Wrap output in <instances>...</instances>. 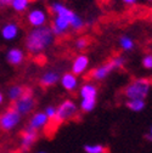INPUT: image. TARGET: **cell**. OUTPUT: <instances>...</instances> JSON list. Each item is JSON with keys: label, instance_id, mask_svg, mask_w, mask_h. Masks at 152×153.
Listing matches in <instances>:
<instances>
[{"label": "cell", "instance_id": "obj_34", "mask_svg": "<svg viewBox=\"0 0 152 153\" xmlns=\"http://www.w3.org/2000/svg\"><path fill=\"white\" fill-rule=\"evenodd\" d=\"M151 80H152V78H151Z\"/></svg>", "mask_w": 152, "mask_h": 153}, {"label": "cell", "instance_id": "obj_8", "mask_svg": "<svg viewBox=\"0 0 152 153\" xmlns=\"http://www.w3.org/2000/svg\"><path fill=\"white\" fill-rule=\"evenodd\" d=\"M39 140V132L25 126L20 131V153H31L32 148Z\"/></svg>", "mask_w": 152, "mask_h": 153}, {"label": "cell", "instance_id": "obj_17", "mask_svg": "<svg viewBox=\"0 0 152 153\" xmlns=\"http://www.w3.org/2000/svg\"><path fill=\"white\" fill-rule=\"evenodd\" d=\"M20 32H21V28L18 26V23L6 22L5 25H3L1 29H0V35H1V38L5 42H12L18 38Z\"/></svg>", "mask_w": 152, "mask_h": 153}, {"label": "cell", "instance_id": "obj_1", "mask_svg": "<svg viewBox=\"0 0 152 153\" xmlns=\"http://www.w3.org/2000/svg\"><path fill=\"white\" fill-rule=\"evenodd\" d=\"M55 39L56 36L49 26L32 28L25 38V49L29 55L38 56L50 49L54 45Z\"/></svg>", "mask_w": 152, "mask_h": 153}, {"label": "cell", "instance_id": "obj_27", "mask_svg": "<svg viewBox=\"0 0 152 153\" xmlns=\"http://www.w3.org/2000/svg\"><path fill=\"white\" fill-rule=\"evenodd\" d=\"M10 6V0H0V7Z\"/></svg>", "mask_w": 152, "mask_h": 153}, {"label": "cell", "instance_id": "obj_33", "mask_svg": "<svg viewBox=\"0 0 152 153\" xmlns=\"http://www.w3.org/2000/svg\"><path fill=\"white\" fill-rule=\"evenodd\" d=\"M148 1H151V0H148Z\"/></svg>", "mask_w": 152, "mask_h": 153}, {"label": "cell", "instance_id": "obj_4", "mask_svg": "<svg viewBox=\"0 0 152 153\" xmlns=\"http://www.w3.org/2000/svg\"><path fill=\"white\" fill-rule=\"evenodd\" d=\"M78 95H79V109L83 113H90L95 109L96 107V102H98V94H99V89L95 85L94 82L88 80L85 83H83L79 89H78Z\"/></svg>", "mask_w": 152, "mask_h": 153}, {"label": "cell", "instance_id": "obj_32", "mask_svg": "<svg viewBox=\"0 0 152 153\" xmlns=\"http://www.w3.org/2000/svg\"><path fill=\"white\" fill-rule=\"evenodd\" d=\"M151 18H152V15H151Z\"/></svg>", "mask_w": 152, "mask_h": 153}, {"label": "cell", "instance_id": "obj_21", "mask_svg": "<svg viewBox=\"0 0 152 153\" xmlns=\"http://www.w3.org/2000/svg\"><path fill=\"white\" fill-rule=\"evenodd\" d=\"M145 106H146L145 100L135 99V100H127L125 101V107L129 108L133 112H140L145 108Z\"/></svg>", "mask_w": 152, "mask_h": 153}, {"label": "cell", "instance_id": "obj_12", "mask_svg": "<svg viewBox=\"0 0 152 153\" xmlns=\"http://www.w3.org/2000/svg\"><path fill=\"white\" fill-rule=\"evenodd\" d=\"M60 85L61 88L68 92V94H74V92H77L79 86H80V83H79V76L78 75H75L73 74L71 71L68 72H65L61 74L60 76Z\"/></svg>", "mask_w": 152, "mask_h": 153}, {"label": "cell", "instance_id": "obj_15", "mask_svg": "<svg viewBox=\"0 0 152 153\" xmlns=\"http://www.w3.org/2000/svg\"><path fill=\"white\" fill-rule=\"evenodd\" d=\"M60 76H61V74L57 71H55V69H46V71H44L40 74L39 80H38V82H39V85L42 88L48 89V88H52L56 84H59Z\"/></svg>", "mask_w": 152, "mask_h": 153}, {"label": "cell", "instance_id": "obj_30", "mask_svg": "<svg viewBox=\"0 0 152 153\" xmlns=\"http://www.w3.org/2000/svg\"><path fill=\"white\" fill-rule=\"evenodd\" d=\"M147 139L152 141V128H151V130H150V134H148V136H147Z\"/></svg>", "mask_w": 152, "mask_h": 153}, {"label": "cell", "instance_id": "obj_20", "mask_svg": "<svg viewBox=\"0 0 152 153\" xmlns=\"http://www.w3.org/2000/svg\"><path fill=\"white\" fill-rule=\"evenodd\" d=\"M85 153H108V147L102 143H90L83 147Z\"/></svg>", "mask_w": 152, "mask_h": 153}, {"label": "cell", "instance_id": "obj_5", "mask_svg": "<svg viewBox=\"0 0 152 153\" xmlns=\"http://www.w3.org/2000/svg\"><path fill=\"white\" fill-rule=\"evenodd\" d=\"M151 78H135L124 88L123 95L127 100H145L151 91Z\"/></svg>", "mask_w": 152, "mask_h": 153}, {"label": "cell", "instance_id": "obj_13", "mask_svg": "<svg viewBox=\"0 0 152 153\" xmlns=\"http://www.w3.org/2000/svg\"><path fill=\"white\" fill-rule=\"evenodd\" d=\"M90 66V59L86 53H78L71 63V72L75 75H84Z\"/></svg>", "mask_w": 152, "mask_h": 153}, {"label": "cell", "instance_id": "obj_9", "mask_svg": "<svg viewBox=\"0 0 152 153\" xmlns=\"http://www.w3.org/2000/svg\"><path fill=\"white\" fill-rule=\"evenodd\" d=\"M26 20L32 28L43 27V26H46L49 21V13L43 7H33L27 11Z\"/></svg>", "mask_w": 152, "mask_h": 153}, {"label": "cell", "instance_id": "obj_16", "mask_svg": "<svg viewBox=\"0 0 152 153\" xmlns=\"http://www.w3.org/2000/svg\"><path fill=\"white\" fill-rule=\"evenodd\" d=\"M5 60L12 67L21 66L26 61V52L20 48H10L5 53Z\"/></svg>", "mask_w": 152, "mask_h": 153}, {"label": "cell", "instance_id": "obj_26", "mask_svg": "<svg viewBox=\"0 0 152 153\" xmlns=\"http://www.w3.org/2000/svg\"><path fill=\"white\" fill-rule=\"evenodd\" d=\"M142 67L146 69H152V55L147 53L142 59Z\"/></svg>", "mask_w": 152, "mask_h": 153}, {"label": "cell", "instance_id": "obj_7", "mask_svg": "<svg viewBox=\"0 0 152 153\" xmlns=\"http://www.w3.org/2000/svg\"><path fill=\"white\" fill-rule=\"evenodd\" d=\"M37 105H38V101L34 96L33 90H31V89H27V91L16 102L12 103L13 108L20 113L22 117H27V116H31L32 113H34Z\"/></svg>", "mask_w": 152, "mask_h": 153}, {"label": "cell", "instance_id": "obj_11", "mask_svg": "<svg viewBox=\"0 0 152 153\" xmlns=\"http://www.w3.org/2000/svg\"><path fill=\"white\" fill-rule=\"evenodd\" d=\"M115 67H113V65L111 63V61L108 60L107 62L98 66V67H95L94 69H91L89 72V79L94 83H99V82H104L106 80L110 74L112 72H115Z\"/></svg>", "mask_w": 152, "mask_h": 153}, {"label": "cell", "instance_id": "obj_14", "mask_svg": "<svg viewBox=\"0 0 152 153\" xmlns=\"http://www.w3.org/2000/svg\"><path fill=\"white\" fill-rule=\"evenodd\" d=\"M50 28L56 38H62L71 30V25H69V21L66 20L65 17L54 16V20L51 22Z\"/></svg>", "mask_w": 152, "mask_h": 153}, {"label": "cell", "instance_id": "obj_22", "mask_svg": "<svg viewBox=\"0 0 152 153\" xmlns=\"http://www.w3.org/2000/svg\"><path fill=\"white\" fill-rule=\"evenodd\" d=\"M118 44H119L121 49L124 51H131L134 49V40L128 35H122L118 40Z\"/></svg>", "mask_w": 152, "mask_h": 153}, {"label": "cell", "instance_id": "obj_6", "mask_svg": "<svg viewBox=\"0 0 152 153\" xmlns=\"http://www.w3.org/2000/svg\"><path fill=\"white\" fill-rule=\"evenodd\" d=\"M22 116L18 113L13 106L6 107L0 112V131L3 132H11L15 131L20 124L22 123Z\"/></svg>", "mask_w": 152, "mask_h": 153}, {"label": "cell", "instance_id": "obj_3", "mask_svg": "<svg viewBox=\"0 0 152 153\" xmlns=\"http://www.w3.org/2000/svg\"><path fill=\"white\" fill-rule=\"evenodd\" d=\"M79 114L80 109L78 103L73 99H65L56 107V117L51 124L59 126L72 120H77L79 118Z\"/></svg>", "mask_w": 152, "mask_h": 153}, {"label": "cell", "instance_id": "obj_24", "mask_svg": "<svg viewBox=\"0 0 152 153\" xmlns=\"http://www.w3.org/2000/svg\"><path fill=\"white\" fill-rule=\"evenodd\" d=\"M110 61H111V63L113 65V67H115V69H116V71L122 69V68L125 66V62H127L125 57H124V56H122V55H116V56L111 57Z\"/></svg>", "mask_w": 152, "mask_h": 153}, {"label": "cell", "instance_id": "obj_31", "mask_svg": "<svg viewBox=\"0 0 152 153\" xmlns=\"http://www.w3.org/2000/svg\"><path fill=\"white\" fill-rule=\"evenodd\" d=\"M35 153H48V152H45V151H38V152H35Z\"/></svg>", "mask_w": 152, "mask_h": 153}, {"label": "cell", "instance_id": "obj_19", "mask_svg": "<svg viewBox=\"0 0 152 153\" xmlns=\"http://www.w3.org/2000/svg\"><path fill=\"white\" fill-rule=\"evenodd\" d=\"M31 0H10V7L17 13L27 12Z\"/></svg>", "mask_w": 152, "mask_h": 153}, {"label": "cell", "instance_id": "obj_18", "mask_svg": "<svg viewBox=\"0 0 152 153\" xmlns=\"http://www.w3.org/2000/svg\"><path fill=\"white\" fill-rule=\"evenodd\" d=\"M27 89H28V88L25 86V85H22V84H12V85L7 89L5 96H6V99H7L11 103H13V102H16V101L27 91Z\"/></svg>", "mask_w": 152, "mask_h": 153}, {"label": "cell", "instance_id": "obj_10", "mask_svg": "<svg viewBox=\"0 0 152 153\" xmlns=\"http://www.w3.org/2000/svg\"><path fill=\"white\" fill-rule=\"evenodd\" d=\"M49 125H50V120L46 117V114L44 113V111H35L34 113L31 114L26 126H28L32 130L40 132L43 130H46L49 128Z\"/></svg>", "mask_w": 152, "mask_h": 153}, {"label": "cell", "instance_id": "obj_28", "mask_svg": "<svg viewBox=\"0 0 152 153\" xmlns=\"http://www.w3.org/2000/svg\"><path fill=\"white\" fill-rule=\"evenodd\" d=\"M5 99H6V96H5V94L0 90V106H3L4 105V102H5Z\"/></svg>", "mask_w": 152, "mask_h": 153}, {"label": "cell", "instance_id": "obj_29", "mask_svg": "<svg viewBox=\"0 0 152 153\" xmlns=\"http://www.w3.org/2000/svg\"><path fill=\"white\" fill-rule=\"evenodd\" d=\"M125 5H134L136 3V0H122Z\"/></svg>", "mask_w": 152, "mask_h": 153}, {"label": "cell", "instance_id": "obj_23", "mask_svg": "<svg viewBox=\"0 0 152 153\" xmlns=\"http://www.w3.org/2000/svg\"><path fill=\"white\" fill-rule=\"evenodd\" d=\"M89 44H90V39H89V38H86V36H79V38H77V39L74 40L73 46H74V49L77 50V51H83V50H85L89 46Z\"/></svg>", "mask_w": 152, "mask_h": 153}, {"label": "cell", "instance_id": "obj_25", "mask_svg": "<svg viewBox=\"0 0 152 153\" xmlns=\"http://www.w3.org/2000/svg\"><path fill=\"white\" fill-rule=\"evenodd\" d=\"M44 113L46 114V117L49 118V120H50V124H51V123L54 122L55 117H56V107H55V106H52V105H50V106L45 107V109H44Z\"/></svg>", "mask_w": 152, "mask_h": 153}, {"label": "cell", "instance_id": "obj_2", "mask_svg": "<svg viewBox=\"0 0 152 153\" xmlns=\"http://www.w3.org/2000/svg\"><path fill=\"white\" fill-rule=\"evenodd\" d=\"M49 10L54 16H61L69 21L71 30L73 32H80L85 27V21L83 17L78 13H75L71 7H68L62 1H52L49 5Z\"/></svg>", "mask_w": 152, "mask_h": 153}]
</instances>
